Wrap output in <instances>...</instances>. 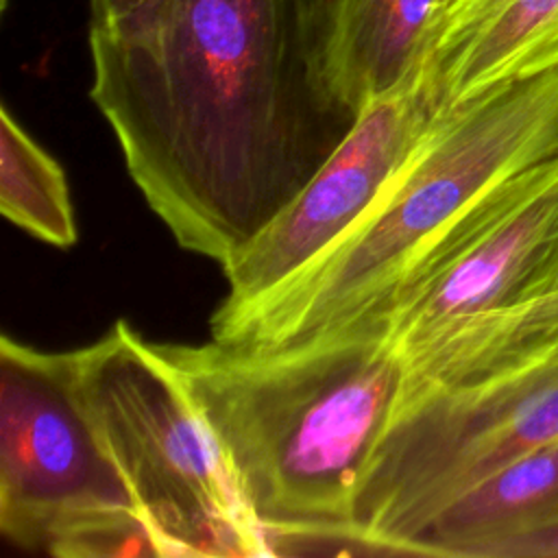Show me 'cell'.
<instances>
[{
  "label": "cell",
  "mask_w": 558,
  "mask_h": 558,
  "mask_svg": "<svg viewBox=\"0 0 558 558\" xmlns=\"http://www.w3.org/2000/svg\"><path fill=\"white\" fill-rule=\"evenodd\" d=\"M558 65V0H451L432 26L423 70L438 105Z\"/></svg>",
  "instance_id": "cell-9"
},
{
  "label": "cell",
  "mask_w": 558,
  "mask_h": 558,
  "mask_svg": "<svg viewBox=\"0 0 558 558\" xmlns=\"http://www.w3.org/2000/svg\"><path fill=\"white\" fill-rule=\"evenodd\" d=\"M81 401L157 558H264V532L168 362L126 320L72 351Z\"/></svg>",
  "instance_id": "cell-4"
},
{
  "label": "cell",
  "mask_w": 558,
  "mask_h": 558,
  "mask_svg": "<svg viewBox=\"0 0 558 558\" xmlns=\"http://www.w3.org/2000/svg\"><path fill=\"white\" fill-rule=\"evenodd\" d=\"M9 9V0H0V11L4 13Z\"/></svg>",
  "instance_id": "cell-16"
},
{
  "label": "cell",
  "mask_w": 558,
  "mask_h": 558,
  "mask_svg": "<svg viewBox=\"0 0 558 558\" xmlns=\"http://www.w3.org/2000/svg\"><path fill=\"white\" fill-rule=\"evenodd\" d=\"M89 54L133 183L179 246L220 266L357 118L325 81L307 0H159L89 28Z\"/></svg>",
  "instance_id": "cell-1"
},
{
  "label": "cell",
  "mask_w": 558,
  "mask_h": 558,
  "mask_svg": "<svg viewBox=\"0 0 558 558\" xmlns=\"http://www.w3.org/2000/svg\"><path fill=\"white\" fill-rule=\"evenodd\" d=\"M558 521V438L504 464L447 504L408 556L490 558L521 534Z\"/></svg>",
  "instance_id": "cell-11"
},
{
  "label": "cell",
  "mask_w": 558,
  "mask_h": 558,
  "mask_svg": "<svg viewBox=\"0 0 558 558\" xmlns=\"http://www.w3.org/2000/svg\"><path fill=\"white\" fill-rule=\"evenodd\" d=\"M490 558H558V521L506 541Z\"/></svg>",
  "instance_id": "cell-13"
},
{
  "label": "cell",
  "mask_w": 558,
  "mask_h": 558,
  "mask_svg": "<svg viewBox=\"0 0 558 558\" xmlns=\"http://www.w3.org/2000/svg\"><path fill=\"white\" fill-rule=\"evenodd\" d=\"M558 157V65L440 107L408 163L323 255L266 296L214 312L211 338L303 340L381 312L410 270L482 198Z\"/></svg>",
  "instance_id": "cell-3"
},
{
  "label": "cell",
  "mask_w": 558,
  "mask_h": 558,
  "mask_svg": "<svg viewBox=\"0 0 558 558\" xmlns=\"http://www.w3.org/2000/svg\"><path fill=\"white\" fill-rule=\"evenodd\" d=\"M442 0H333L323 72L340 105L360 113L412 78L425 61Z\"/></svg>",
  "instance_id": "cell-10"
},
{
  "label": "cell",
  "mask_w": 558,
  "mask_h": 558,
  "mask_svg": "<svg viewBox=\"0 0 558 558\" xmlns=\"http://www.w3.org/2000/svg\"><path fill=\"white\" fill-rule=\"evenodd\" d=\"M438 109L423 68L366 102L305 185L222 264L229 290L216 312H233L266 296L336 244L408 163Z\"/></svg>",
  "instance_id": "cell-8"
},
{
  "label": "cell",
  "mask_w": 558,
  "mask_h": 558,
  "mask_svg": "<svg viewBox=\"0 0 558 558\" xmlns=\"http://www.w3.org/2000/svg\"><path fill=\"white\" fill-rule=\"evenodd\" d=\"M0 530L57 558L155 556L76 388L72 351L0 340Z\"/></svg>",
  "instance_id": "cell-5"
},
{
  "label": "cell",
  "mask_w": 558,
  "mask_h": 558,
  "mask_svg": "<svg viewBox=\"0 0 558 558\" xmlns=\"http://www.w3.org/2000/svg\"><path fill=\"white\" fill-rule=\"evenodd\" d=\"M331 2L333 0H307L312 26L316 31V37H318V44H320V52H323V41H325V31H327V20H329V11H331Z\"/></svg>",
  "instance_id": "cell-15"
},
{
  "label": "cell",
  "mask_w": 558,
  "mask_h": 558,
  "mask_svg": "<svg viewBox=\"0 0 558 558\" xmlns=\"http://www.w3.org/2000/svg\"><path fill=\"white\" fill-rule=\"evenodd\" d=\"M270 556L357 554L355 512L403 390L386 314L277 347L157 344Z\"/></svg>",
  "instance_id": "cell-2"
},
{
  "label": "cell",
  "mask_w": 558,
  "mask_h": 558,
  "mask_svg": "<svg viewBox=\"0 0 558 558\" xmlns=\"http://www.w3.org/2000/svg\"><path fill=\"white\" fill-rule=\"evenodd\" d=\"M159 0H89V28H111L146 15Z\"/></svg>",
  "instance_id": "cell-14"
},
{
  "label": "cell",
  "mask_w": 558,
  "mask_h": 558,
  "mask_svg": "<svg viewBox=\"0 0 558 558\" xmlns=\"http://www.w3.org/2000/svg\"><path fill=\"white\" fill-rule=\"evenodd\" d=\"M0 211L15 227L57 248H70L78 240L63 168L7 107L0 113Z\"/></svg>",
  "instance_id": "cell-12"
},
{
  "label": "cell",
  "mask_w": 558,
  "mask_h": 558,
  "mask_svg": "<svg viewBox=\"0 0 558 558\" xmlns=\"http://www.w3.org/2000/svg\"><path fill=\"white\" fill-rule=\"evenodd\" d=\"M556 286L558 157L482 198L375 314H386L403 353L453 323Z\"/></svg>",
  "instance_id": "cell-7"
},
{
  "label": "cell",
  "mask_w": 558,
  "mask_h": 558,
  "mask_svg": "<svg viewBox=\"0 0 558 558\" xmlns=\"http://www.w3.org/2000/svg\"><path fill=\"white\" fill-rule=\"evenodd\" d=\"M556 438L558 351L480 381L401 395L357 499V554L408 556L458 495Z\"/></svg>",
  "instance_id": "cell-6"
},
{
  "label": "cell",
  "mask_w": 558,
  "mask_h": 558,
  "mask_svg": "<svg viewBox=\"0 0 558 558\" xmlns=\"http://www.w3.org/2000/svg\"><path fill=\"white\" fill-rule=\"evenodd\" d=\"M447 2H451V0H442V7H445V4H447ZM442 7H440V9H442Z\"/></svg>",
  "instance_id": "cell-17"
}]
</instances>
